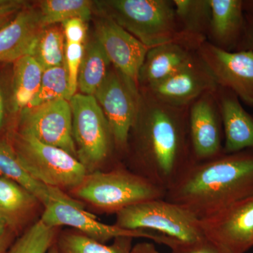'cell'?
<instances>
[{"label": "cell", "mask_w": 253, "mask_h": 253, "mask_svg": "<svg viewBox=\"0 0 253 253\" xmlns=\"http://www.w3.org/2000/svg\"><path fill=\"white\" fill-rule=\"evenodd\" d=\"M139 107L129 136L134 139V169L167 191L195 163L190 142L189 106L161 101L139 89Z\"/></svg>", "instance_id": "cell-1"}, {"label": "cell", "mask_w": 253, "mask_h": 253, "mask_svg": "<svg viewBox=\"0 0 253 253\" xmlns=\"http://www.w3.org/2000/svg\"><path fill=\"white\" fill-rule=\"evenodd\" d=\"M253 196V149L195 162L166 191L165 199L199 219Z\"/></svg>", "instance_id": "cell-2"}, {"label": "cell", "mask_w": 253, "mask_h": 253, "mask_svg": "<svg viewBox=\"0 0 253 253\" xmlns=\"http://www.w3.org/2000/svg\"><path fill=\"white\" fill-rule=\"evenodd\" d=\"M94 5L98 14L111 18L149 49L170 42L199 49L181 33L173 0H103Z\"/></svg>", "instance_id": "cell-3"}, {"label": "cell", "mask_w": 253, "mask_h": 253, "mask_svg": "<svg viewBox=\"0 0 253 253\" xmlns=\"http://www.w3.org/2000/svg\"><path fill=\"white\" fill-rule=\"evenodd\" d=\"M71 192L102 212L116 214L133 205L166 196L163 188L121 166L107 172L87 173Z\"/></svg>", "instance_id": "cell-4"}, {"label": "cell", "mask_w": 253, "mask_h": 253, "mask_svg": "<svg viewBox=\"0 0 253 253\" xmlns=\"http://www.w3.org/2000/svg\"><path fill=\"white\" fill-rule=\"evenodd\" d=\"M115 225L128 230L154 231L176 243L187 244L205 239L199 218L165 199L125 208L116 214Z\"/></svg>", "instance_id": "cell-5"}, {"label": "cell", "mask_w": 253, "mask_h": 253, "mask_svg": "<svg viewBox=\"0 0 253 253\" xmlns=\"http://www.w3.org/2000/svg\"><path fill=\"white\" fill-rule=\"evenodd\" d=\"M12 145L23 167L46 186L71 191L83 182L88 173L77 158L29 134L18 131Z\"/></svg>", "instance_id": "cell-6"}, {"label": "cell", "mask_w": 253, "mask_h": 253, "mask_svg": "<svg viewBox=\"0 0 253 253\" xmlns=\"http://www.w3.org/2000/svg\"><path fill=\"white\" fill-rule=\"evenodd\" d=\"M69 103L77 158L88 173L94 172L116 147L109 123L94 96L76 93Z\"/></svg>", "instance_id": "cell-7"}, {"label": "cell", "mask_w": 253, "mask_h": 253, "mask_svg": "<svg viewBox=\"0 0 253 253\" xmlns=\"http://www.w3.org/2000/svg\"><path fill=\"white\" fill-rule=\"evenodd\" d=\"M41 220L49 227L67 226L91 239L104 244L118 237L145 238L168 246L171 239L151 231L128 230L116 225L98 221L96 216L84 211L78 200L68 196L64 191L53 188L52 196L44 206Z\"/></svg>", "instance_id": "cell-8"}, {"label": "cell", "mask_w": 253, "mask_h": 253, "mask_svg": "<svg viewBox=\"0 0 253 253\" xmlns=\"http://www.w3.org/2000/svg\"><path fill=\"white\" fill-rule=\"evenodd\" d=\"M140 91L113 66L96 92L114 141L116 149L126 153L131 126L138 112Z\"/></svg>", "instance_id": "cell-9"}, {"label": "cell", "mask_w": 253, "mask_h": 253, "mask_svg": "<svg viewBox=\"0 0 253 253\" xmlns=\"http://www.w3.org/2000/svg\"><path fill=\"white\" fill-rule=\"evenodd\" d=\"M200 221L205 239L224 253H246L253 247V196Z\"/></svg>", "instance_id": "cell-10"}, {"label": "cell", "mask_w": 253, "mask_h": 253, "mask_svg": "<svg viewBox=\"0 0 253 253\" xmlns=\"http://www.w3.org/2000/svg\"><path fill=\"white\" fill-rule=\"evenodd\" d=\"M18 132L34 136L77 158L73 136L72 111L69 101H49L21 112Z\"/></svg>", "instance_id": "cell-11"}, {"label": "cell", "mask_w": 253, "mask_h": 253, "mask_svg": "<svg viewBox=\"0 0 253 253\" xmlns=\"http://www.w3.org/2000/svg\"><path fill=\"white\" fill-rule=\"evenodd\" d=\"M197 54L218 86L232 91L240 101L253 107V51H225L206 41Z\"/></svg>", "instance_id": "cell-12"}, {"label": "cell", "mask_w": 253, "mask_h": 253, "mask_svg": "<svg viewBox=\"0 0 253 253\" xmlns=\"http://www.w3.org/2000/svg\"><path fill=\"white\" fill-rule=\"evenodd\" d=\"M216 91L200 96L189 106L190 142L195 162L224 154V131Z\"/></svg>", "instance_id": "cell-13"}, {"label": "cell", "mask_w": 253, "mask_h": 253, "mask_svg": "<svg viewBox=\"0 0 253 253\" xmlns=\"http://www.w3.org/2000/svg\"><path fill=\"white\" fill-rule=\"evenodd\" d=\"M99 16L95 26L96 39L113 67L139 88V72L149 48L111 18Z\"/></svg>", "instance_id": "cell-14"}, {"label": "cell", "mask_w": 253, "mask_h": 253, "mask_svg": "<svg viewBox=\"0 0 253 253\" xmlns=\"http://www.w3.org/2000/svg\"><path fill=\"white\" fill-rule=\"evenodd\" d=\"M217 88L215 80L197 54L191 62L169 78L139 89L147 91L168 104L185 107L200 96L215 91Z\"/></svg>", "instance_id": "cell-15"}, {"label": "cell", "mask_w": 253, "mask_h": 253, "mask_svg": "<svg viewBox=\"0 0 253 253\" xmlns=\"http://www.w3.org/2000/svg\"><path fill=\"white\" fill-rule=\"evenodd\" d=\"M217 99L224 131V154L253 149V116L244 109L238 96L218 86Z\"/></svg>", "instance_id": "cell-16"}, {"label": "cell", "mask_w": 253, "mask_h": 253, "mask_svg": "<svg viewBox=\"0 0 253 253\" xmlns=\"http://www.w3.org/2000/svg\"><path fill=\"white\" fill-rule=\"evenodd\" d=\"M43 29L39 10L26 6L0 30V61L15 62L31 55L37 38Z\"/></svg>", "instance_id": "cell-17"}, {"label": "cell", "mask_w": 253, "mask_h": 253, "mask_svg": "<svg viewBox=\"0 0 253 253\" xmlns=\"http://www.w3.org/2000/svg\"><path fill=\"white\" fill-rule=\"evenodd\" d=\"M196 55V50L178 42L150 48L139 72V89L164 81L191 62Z\"/></svg>", "instance_id": "cell-18"}, {"label": "cell", "mask_w": 253, "mask_h": 253, "mask_svg": "<svg viewBox=\"0 0 253 253\" xmlns=\"http://www.w3.org/2000/svg\"><path fill=\"white\" fill-rule=\"evenodd\" d=\"M211 18L207 41L228 51H236L246 26L243 0H210Z\"/></svg>", "instance_id": "cell-19"}, {"label": "cell", "mask_w": 253, "mask_h": 253, "mask_svg": "<svg viewBox=\"0 0 253 253\" xmlns=\"http://www.w3.org/2000/svg\"><path fill=\"white\" fill-rule=\"evenodd\" d=\"M39 204L22 186L0 175V219L9 230L16 231L22 225Z\"/></svg>", "instance_id": "cell-20"}, {"label": "cell", "mask_w": 253, "mask_h": 253, "mask_svg": "<svg viewBox=\"0 0 253 253\" xmlns=\"http://www.w3.org/2000/svg\"><path fill=\"white\" fill-rule=\"evenodd\" d=\"M181 33L200 46L207 41L211 18L210 0H173Z\"/></svg>", "instance_id": "cell-21"}, {"label": "cell", "mask_w": 253, "mask_h": 253, "mask_svg": "<svg viewBox=\"0 0 253 253\" xmlns=\"http://www.w3.org/2000/svg\"><path fill=\"white\" fill-rule=\"evenodd\" d=\"M0 175L8 178L31 192L45 206L52 196L53 188L37 180L18 159L12 144L0 141Z\"/></svg>", "instance_id": "cell-22"}, {"label": "cell", "mask_w": 253, "mask_h": 253, "mask_svg": "<svg viewBox=\"0 0 253 253\" xmlns=\"http://www.w3.org/2000/svg\"><path fill=\"white\" fill-rule=\"evenodd\" d=\"M44 70L31 55L14 62L12 106L15 112L22 111L38 94Z\"/></svg>", "instance_id": "cell-23"}, {"label": "cell", "mask_w": 253, "mask_h": 253, "mask_svg": "<svg viewBox=\"0 0 253 253\" xmlns=\"http://www.w3.org/2000/svg\"><path fill=\"white\" fill-rule=\"evenodd\" d=\"M111 63L97 40L84 47L78 79L81 94L94 96L111 70Z\"/></svg>", "instance_id": "cell-24"}, {"label": "cell", "mask_w": 253, "mask_h": 253, "mask_svg": "<svg viewBox=\"0 0 253 253\" xmlns=\"http://www.w3.org/2000/svg\"><path fill=\"white\" fill-rule=\"evenodd\" d=\"M133 238L118 237L106 246L79 231L65 230L58 234L56 245L59 253H129Z\"/></svg>", "instance_id": "cell-25"}, {"label": "cell", "mask_w": 253, "mask_h": 253, "mask_svg": "<svg viewBox=\"0 0 253 253\" xmlns=\"http://www.w3.org/2000/svg\"><path fill=\"white\" fill-rule=\"evenodd\" d=\"M40 17L43 28L62 23L71 18L88 21L92 14L94 1L89 0H44L40 1Z\"/></svg>", "instance_id": "cell-26"}, {"label": "cell", "mask_w": 253, "mask_h": 253, "mask_svg": "<svg viewBox=\"0 0 253 253\" xmlns=\"http://www.w3.org/2000/svg\"><path fill=\"white\" fill-rule=\"evenodd\" d=\"M65 50L66 39L63 29L54 25L42 30L31 55L45 71L64 64Z\"/></svg>", "instance_id": "cell-27"}, {"label": "cell", "mask_w": 253, "mask_h": 253, "mask_svg": "<svg viewBox=\"0 0 253 253\" xmlns=\"http://www.w3.org/2000/svg\"><path fill=\"white\" fill-rule=\"evenodd\" d=\"M60 99H71L69 80L65 63L44 71L39 91L26 109Z\"/></svg>", "instance_id": "cell-28"}, {"label": "cell", "mask_w": 253, "mask_h": 253, "mask_svg": "<svg viewBox=\"0 0 253 253\" xmlns=\"http://www.w3.org/2000/svg\"><path fill=\"white\" fill-rule=\"evenodd\" d=\"M57 235L56 228L49 227L39 219L11 245L7 253H47Z\"/></svg>", "instance_id": "cell-29"}, {"label": "cell", "mask_w": 253, "mask_h": 253, "mask_svg": "<svg viewBox=\"0 0 253 253\" xmlns=\"http://www.w3.org/2000/svg\"><path fill=\"white\" fill-rule=\"evenodd\" d=\"M84 46L81 44L66 42L65 64L67 69L69 80L70 96L76 94L78 89V79L82 61L84 56Z\"/></svg>", "instance_id": "cell-30"}, {"label": "cell", "mask_w": 253, "mask_h": 253, "mask_svg": "<svg viewBox=\"0 0 253 253\" xmlns=\"http://www.w3.org/2000/svg\"><path fill=\"white\" fill-rule=\"evenodd\" d=\"M61 25L66 42L83 44L86 35V21L74 18L64 21Z\"/></svg>", "instance_id": "cell-31"}, {"label": "cell", "mask_w": 253, "mask_h": 253, "mask_svg": "<svg viewBox=\"0 0 253 253\" xmlns=\"http://www.w3.org/2000/svg\"><path fill=\"white\" fill-rule=\"evenodd\" d=\"M170 249V253H224L206 239L187 244L179 243L174 245Z\"/></svg>", "instance_id": "cell-32"}, {"label": "cell", "mask_w": 253, "mask_h": 253, "mask_svg": "<svg viewBox=\"0 0 253 253\" xmlns=\"http://www.w3.org/2000/svg\"><path fill=\"white\" fill-rule=\"evenodd\" d=\"M26 6L27 3L21 0H0V30L9 24Z\"/></svg>", "instance_id": "cell-33"}, {"label": "cell", "mask_w": 253, "mask_h": 253, "mask_svg": "<svg viewBox=\"0 0 253 253\" xmlns=\"http://www.w3.org/2000/svg\"><path fill=\"white\" fill-rule=\"evenodd\" d=\"M246 50L253 51V19L246 16V26H245L244 36L240 42L237 51H246Z\"/></svg>", "instance_id": "cell-34"}, {"label": "cell", "mask_w": 253, "mask_h": 253, "mask_svg": "<svg viewBox=\"0 0 253 253\" xmlns=\"http://www.w3.org/2000/svg\"><path fill=\"white\" fill-rule=\"evenodd\" d=\"M129 253H161L154 244L149 242L139 243L131 248Z\"/></svg>", "instance_id": "cell-35"}, {"label": "cell", "mask_w": 253, "mask_h": 253, "mask_svg": "<svg viewBox=\"0 0 253 253\" xmlns=\"http://www.w3.org/2000/svg\"><path fill=\"white\" fill-rule=\"evenodd\" d=\"M12 231L8 230L0 237V253H7L12 245Z\"/></svg>", "instance_id": "cell-36"}, {"label": "cell", "mask_w": 253, "mask_h": 253, "mask_svg": "<svg viewBox=\"0 0 253 253\" xmlns=\"http://www.w3.org/2000/svg\"><path fill=\"white\" fill-rule=\"evenodd\" d=\"M245 15L253 19V0H243Z\"/></svg>", "instance_id": "cell-37"}, {"label": "cell", "mask_w": 253, "mask_h": 253, "mask_svg": "<svg viewBox=\"0 0 253 253\" xmlns=\"http://www.w3.org/2000/svg\"><path fill=\"white\" fill-rule=\"evenodd\" d=\"M4 99H3L2 93L0 89V129H1L4 122Z\"/></svg>", "instance_id": "cell-38"}, {"label": "cell", "mask_w": 253, "mask_h": 253, "mask_svg": "<svg viewBox=\"0 0 253 253\" xmlns=\"http://www.w3.org/2000/svg\"><path fill=\"white\" fill-rule=\"evenodd\" d=\"M8 230H9V229H8L7 226H6L4 221L0 219V237L4 235L5 233Z\"/></svg>", "instance_id": "cell-39"}, {"label": "cell", "mask_w": 253, "mask_h": 253, "mask_svg": "<svg viewBox=\"0 0 253 253\" xmlns=\"http://www.w3.org/2000/svg\"><path fill=\"white\" fill-rule=\"evenodd\" d=\"M47 253H58L57 249H56V246L55 244L50 248L49 251H48Z\"/></svg>", "instance_id": "cell-40"}]
</instances>
